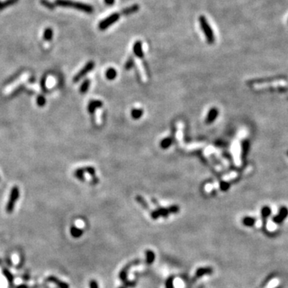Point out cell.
<instances>
[{
  "instance_id": "cell-1",
  "label": "cell",
  "mask_w": 288,
  "mask_h": 288,
  "mask_svg": "<svg viewBox=\"0 0 288 288\" xmlns=\"http://www.w3.org/2000/svg\"><path fill=\"white\" fill-rule=\"evenodd\" d=\"M55 4L62 7L73 8V9L79 10L81 11H84L87 14H91L94 11V7L91 5L84 3V2H76L72 0H56Z\"/></svg>"
},
{
  "instance_id": "cell-2",
  "label": "cell",
  "mask_w": 288,
  "mask_h": 288,
  "mask_svg": "<svg viewBox=\"0 0 288 288\" xmlns=\"http://www.w3.org/2000/svg\"><path fill=\"white\" fill-rule=\"evenodd\" d=\"M198 22H199L200 27L202 29L204 35L206 36V39L209 44H212L215 42V37L214 31H213L212 28L210 26L209 22H207V19L204 15H201L198 18Z\"/></svg>"
},
{
  "instance_id": "cell-3",
  "label": "cell",
  "mask_w": 288,
  "mask_h": 288,
  "mask_svg": "<svg viewBox=\"0 0 288 288\" xmlns=\"http://www.w3.org/2000/svg\"><path fill=\"white\" fill-rule=\"evenodd\" d=\"M18 197H19V190H18L17 187H14L11 189L9 199H8V202L7 203V206H6V211H7V213L11 214V213L13 212L14 209H15V203H16Z\"/></svg>"
},
{
  "instance_id": "cell-4",
  "label": "cell",
  "mask_w": 288,
  "mask_h": 288,
  "mask_svg": "<svg viewBox=\"0 0 288 288\" xmlns=\"http://www.w3.org/2000/svg\"><path fill=\"white\" fill-rule=\"evenodd\" d=\"M120 14L119 13H113L110 15H109L108 17H106V18H104L103 20H102L101 22H99V28L101 31H104V30L107 29L108 27H110L112 24H114L115 22H117L120 19Z\"/></svg>"
},
{
  "instance_id": "cell-5",
  "label": "cell",
  "mask_w": 288,
  "mask_h": 288,
  "mask_svg": "<svg viewBox=\"0 0 288 288\" xmlns=\"http://www.w3.org/2000/svg\"><path fill=\"white\" fill-rule=\"evenodd\" d=\"M94 67H95V62H94L93 61H90V62H87V63L85 65L84 67L82 68V69L79 71V73L75 76V77H74V79H73L74 83H77V82H79V81L82 79V78L84 77V76H86V74L89 73L90 71H92V69H93Z\"/></svg>"
},
{
  "instance_id": "cell-6",
  "label": "cell",
  "mask_w": 288,
  "mask_h": 288,
  "mask_svg": "<svg viewBox=\"0 0 288 288\" xmlns=\"http://www.w3.org/2000/svg\"><path fill=\"white\" fill-rule=\"evenodd\" d=\"M288 216V208L286 207H282L279 208V213L277 215L273 216L272 222L275 224L283 223Z\"/></svg>"
},
{
  "instance_id": "cell-7",
  "label": "cell",
  "mask_w": 288,
  "mask_h": 288,
  "mask_svg": "<svg viewBox=\"0 0 288 288\" xmlns=\"http://www.w3.org/2000/svg\"><path fill=\"white\" fill-rule=\"evenodd\" d=\"M139 263L140 260L137 259V260L133 261L132 262H130L129 264L126 265V266L122 269L121 271H120V279L123 281V283L127 280V273H128L129 270H130V268L131 267V266H137V265H139Z\"/></svg>"
},
{
  "instance_id": "cell-8",
  "label": "cell",
  "mask_w": 288,
  "mask_h": 288,
  "mask_svg": "<svg viewBox=\"0 0 288 288\" xmlns=\"http://www.w3.org/2000/svg\"><path fill=\"white\" fill-rule=\"evenodd\" d=\"M27 79H28L27 75H24V76H22V77L19 78L18 79H17V80L15 81V83H13L12 84L9 85V86H8L7 87H6L5 90H4V94H5V95H7V94L11 93V92L12 91V90H13L14 89L16 88L17 86H19V85H20L21 83H23V82H25L26 80H27Z\"/></svg>"
},
{
  "instance_id": "cell-9",
  "label": "cell",
  "mask_w": 288,
  "mask_h": 288,
  "mask_svg": "<svg viewBox=\"0 0 288 288\" xmlns=\"http://www.w3.org/2000/svg\"><path fill=\"white\" fill-rule=\"evenodd\" d=\"M218 115V109H217L216 107H212V108H211L209 111H208L207 118H206V120H205L206 123H207V124H211V123H212L213 122L216 120Z\"/></svg>"
},
{
  "instance_id": "cell-10",
  "label": "cell",
  "mask_w": 288,
  "mask_h": 288,
  "mask_svg": "<svg viewBox=\"0 0 288 288\" xmlns=\"http://www.w3.org/2000/svg\"><path fill=\"white\" fill-rule=\"evenodd\" d=\"M133 51L134 54L135 55L136 57H138L139 59H143V43L141 41H136L134 43L133 46Z\"/></svg>"
},
{
  "instance_id": "cell-11",
  "label": "cell",
  "mask_w": 288,
  "mask_h": 288,
  "mask_svg": "<svg viewBox=\"0 0 288 288\" xmlns=\"http://www.w3.org/2000/svg\"><path fill=\"white\" fill-rule=\"evenodd\" d=\"M47 280L49 281L50 283H52L55 285H56L59 288H69V285H68L67 283L63 282V281L60 280V279H58L57 277L53 276V275L49 276V277L47 278Z\"/></svg>"
},
{
  "instance_id": "cell-12",
  "label": "cell",
  "mask_w": 288,
  "mask_h": 288,
  "mask_svg": "<svg viewBox=\"0 0 288 288\" xmlns=\"http://www.w3.org/2000/svg\"><path fill=\"white\" fill-rule=\"evenodd\" d=\"M103 106V102H101L100 100H91V101L89 103L87 109H88V111L92 114V113H94L97 109L101 108Z\"/></svg>"
},
{
  "instance_id": "cell-13",
  "label": "cell",
  "mask_w": 288,
  "mask_h": 288,
  "mask_svg": "<svg viewBox=\"0 0 288 288\" xmlns=\"http://www.w3.org/2000/svg\"><path fill=\"white\" fill-rule=\"evenodd\" d=\"M139 10V5L138 4H134L132 6L127 7L124 8L121 11V15H130L132 14L136 13Z\"/></svg>"
},
{
  "instance_id": "cell-14",
  "label": "cell",
  "mask_w": 288,
  "mask_h": 288,
  "mask_svg": "<svg viewBox=\"0 0 288 288\" xmlns=\"http://www.w3.org/2000/svg\"><path fill=\"white\" fill-rule=\"evenodd\" d=\"M212 273L213 269L211 267H209V266H207V267H200L195 272V277L201 278L204 276V275H211Z\"/></svg>"
},
{
  "instance_id": "cell-15",
  "label": "cell",
  "mask_w": 288,
  "mask_h": 288,
  "mask_svg": "<svg viewBox=\"0 0 288 288\" xmlns=\"http://www.w3.org/2000/svg\"><path fill=\"white\" fill-rule=\"evenodd\" d=\"M83 230L76 226H72L70 228V234L75 239H79L83 235Z\"/></svg>"
},
{
  "instance_id": "cell-16",
  "label": "cell",
  "mask_w": 288,
  "mask_h": 288,
  "mask_svg": "<svg viewBox=\"0 0 288 288\" xmlns=\"http://www.w3.org/2000/svg\"><path fill=\"white\" fill-rule=\"evenodd\" d=\"M271 215V207H269L267 206H265V207H262V209H261V216H262V220H263V227H264L266 226V219Z\"/></svg>"
},
{
  "instance_id": "cell-17",
  "label": "cell",
  "mask_w": 288,
  "mask_h": 288,
  "mask_svg": "<svg viewBox=\"0 0 288 288\" xmlns=\"http://www.w3.org/2000/svg\"><path fill=\"white\" fill-rule=\"evenodd\" d=\"M255 222H256V218H255L254 217L246 216L242 218V223L244 226L248 227H251L255 226Z\"/></svg>"
},
{
  "instance_id": "cell-18",
  "label": "cell",
  "mask_w": 288,
  "mask_h": 288,
  "mask_svg": "<svg viewBox=\"0 0 288 288\" xmlns=\"http://www.w3.org/2000/svg\"><path fill=\"white\" fill-rule=\"evenodd\" d=\"M146 255V259L145 262L147 265H151L154 262V259H155V254L154 253V251H151V250H147L145 252Z\"/></svg>"
},
{
  "instance_id": "cell-19",
  "label": "cell",
  "mask_w": 288,
  "mask_h": 288,
  "mask_svg": "<svg viewBox=\"0 0 288 288\" xmlns=\"http://www.w3.org/2000/svg\"><path fill=\"white\" fill-rule=\"evenodd\" d=\"M143 110L142 108H133L130 112V115L134 120H139L143 116Z\"/></svg>"
},
{
  "instance_id": "cell-20",
  "label": "cell",
  "mask_w": 288,
  "mask_h": 288,
  "mask_svg": "<svg viewBox=\"0 0 288 288\" xmlns=\"http://www.w3.org/2000/svg\"><path fill=\"white\" fill-rule=\"evenodd\" d=\"M18 2V0H5L3 2L0 1V11L5 9L7 7H9L11 6L15 5Z\"/></svg>"
},
{
  "instance_id": "cell-21",
  "label": "cell",
  "mask_w": 288,
  "mask_h": 288,
  "mask_svg": "<svg viewBox=\"0 0 288 288\" xmlns=\"http://www.w3.org/2000/svg\"><path fill=\"white\" fill-rule=\"evenodd\" d=\"M117 76V71L114 68H108L106 71V77L108 80H114Z\"/></svg>"
},
{
  "instance_id": "cell-22",
  "label": "cell",
  "mask_w": 288,
  "mask_h": 288,
  "mask_svg": "<svg viewBox=\"0 0 288 288\" xmlns=\"http://www.w3.org/2000/svg\"><path fill=\"white\" fill-rule=\"evenodd\" d=\"M249 141H248V140H244L242 143V156L243 159H245L247 155V153L248 151H249Z\"/></svg>"
},
{
  "instance_id": "cell-23",
  "label": "cell",
  "mask_w": 288,
  "mask_h": 288,
  "mask_svg": "<svg viewBox=\"0 0 288 288\" xmlns=\"http://www.w3.org/2000/svg\"><path fill=\"white\" fill-rule=\"evenodd\" d=\"M136 201H137L140 205L143 207L144 209L148 210V211H151V208H150V206L148 205V203H147V201L145 200V198H143V196H140V195H137L135 198Z\"/></svg>"
},
{
  "instance_id": "cell-24",
  "label": "cell",
  "mask_w": 288,
  "mask_h": 288,
  "mask_svg": "<svg viewBox=\"0 0 288 288\" xmlns=\"http://www.w3.org/2000/svg\"><path fill=\"white\" fill-rule=\"evenodd\" d=\"M172 144V139L170 137H167L164 139L160 143V146L163 149H167L171 147V145Z\"/></svg>"
},
{
  "instance_id": "cell-25",
  "label": "cell",
  "mask_w": 288,
  "mask_h": 288,
  "mask_svg": "<svg viewBox=\"0 0 288 288\" xmlns=\"http://www.w3.org/2000/svg\"><path fill=\"white\" fill-rule=\"evenodd\" d=\"M53 38V30L51 28H46L43 32V39L46 41H51Z\"/></svg>"
},
{
  "instance_id": "cell-26",
  "label": "cell",
  "mask_w": 288,
  "mask_h": 288,
  "mask_svg": "<svg viewBox=\"0 0 288 288\" xmlns=\"http://www.w3.org/2000/svg\"><path fill=\"white\" fill-rule=\"evenodd\" d=\"M90 81L89 80V79H86V80H85L84 82L82 83V85H81L80 93H82V94L86 93V92L87 91V90H88L89 86H90Z\"/></svg>"
},
{
  "instance_id": "cell-27",
  "label": "cell",
  "mask_w": 288,
  "mask_h": 288,
  "mask_svg": "<svg viewBox=\"0 0 288 288\" xmlns=\"http://www.w3.org/2000/svg\"><path fill=\"white\" fill-rule=\"evenodd\" d=\"M183 126L181 123H178V132H177V138L178 140L181 144L183 142Z\"/></svg>"
},
{
  "instance_id": "cell-28",
  "label": "cell",
  "mask_w": 288,
  "mask_h": 288,
  "mask_svg": "<svg viewBox=\"0 0 288 288\" xmlns=\"http://www.w3.org/2000/svg\"><path fill=\"white\" fill-rule=\"evenodd\" d=\"M2 273H3L4 276L6 277V279H7V281L9 282V283H12V282H13L14 281L13 275H12V274H11V272L7 270V269H6V268L2 269Z\"/></svg>"
},
{
  "instance_id": "cell-29",
  "label": "cell",
  "mask_w": 288,
  "mask_h": 288,
  "mask_svg": "<svg viewBox=\"0 0 288 288\" xmlns=\"http://www.w3.org/2000/svg\"><path fill=\"white\" fill-rule=\"evenodd\" d=\"M134 64V58H133L132 56H130V57L128 58V59H127L126 64H125V69L127 71L130 70V69H131V68L133 67Z\"/></svg>"
},
{
  "instance_id": "cell-30",
  "label": "cell",
  "mask_w": 288,
  "mask_h": 288,
  "mask_svg": "<svg viewBox=\"0 0 288 288\" xmlns=\"http://www.w3.org/2000/svg\"><path fill=\"white\" fill-rule=\"evenodd\" d=\"M40 2L41 4H42V5L44 6V7H46V8H48V9L53 10L54 8H55V4L51 3V2H49L48 0H41Z\"/></svg>"
},
{
  "instance_id": "cell-31",
  "label": "cell",
  "mask_w": 288,
  "mask_h": 288,
  "mask_svg": "<svg viewBox=\"0 0 288 288\" xmlns=\"http://www.w3.org/2000/svg\"><path fill=\"white\" fill-rule=\"evenodd\" d=\"M167 208H168V211L169 212H170V214H177V213H178V211H179V207L176 205H172Z\"/></svg>"
},
{
  "instance_id": "cell-32",
  "label": "cell",
  "mask_w": 288,
  "mask_h": 288,
  "mask_svg": "<svg viewBox=\"0 0 288 288\" xmlns=\"http://www.w3.org/2000/svg\"><path fill=\"white\" fill-rule=\"evenodd\" d=\"M37 104L39 106H43L46 104V99L43 96L39 95V97L37 98Z\"/></svg>"
},
{
  "instance_id": "cell-33",
  "label": "cell",
  "mask_w": 288,
  "mask_h": 288,
  "mask_svg": "<svg viewBox=\"0 0 288 288\" xmlns=\"http://www.w3.org/2000/svg\"><path fill=\"white\" fill-rule=\"evenodd\" d=\"M150 215H151V218H152V219H154V220L158 219V218L160 217L159 214V212H158V211H157V210H151V211H150Z\"/></svg>"
},
{
  "instance_id": "cell-34",
  "label": "cell",
  "mask_w": 288,
  "mask_h": 288,
  "mask_svg": "<svg viewBox=\"0 0 288 288\" xmlns=\"http://www.w3.org/2000/svg\"><path fill=\"white\" fill-rule=\"evenodd\" d=\"M166 288H174V277H169L166 282Z\"/></svg>"
},
{
  "instance_id": "cell-35",
  "label": "cell",
  "mask_w": 288,
  "mask_h": 288,
  "mask_svg": "<svg viewBox=\"0 0 288 288\" xmlns=\"http://www.w3.org/2000/svg\"><path fill=\"white\" fill-rule=\"evenodd\" d=\"M219 187H220V189L222 190V191H227V190L229 189L230 184L228 183L227 182H226V181H223L222 183H221L220 186H219Z\"/></svg>"
},
{
  "instance_id": "cell-36",
  "label": "cell",
  "mask_w": 288,
  "mask_h": 288,
  "mask_svg": "<svg viewBox=\"0 0 288 288\" xmlns=\"http://www.w3.org/2000/svg\"><path fill=\"white\" fill-rule=\"evenodd\" d=\"M89 287L90 288H99V284H98L97 281L95 280V279H92V280L90 281V283H89Z\"/></svg>"
},
{
  "instance_id": "cell-37",
  "label": "cell",
  "mask_w": 288,
  "mask_h": 288,
  "mask_svg": "<svg viewBox=\"0 0 288 288\" xmlns=\"http://www.w3.org/2000/svg\"><path fill=\"white\" fill-rule=\"evenodd\" d=\"M104 2H105V3L106 4V5L111 6V5H113V4L115 3V0H104Z\"/></svg>"
},
{
  "instance_id": "cell-38",
  "label": "cell",
  "mask_w": 288,
  "mask_h": 288,
  "mask_svg": "<svg viewBox=\"0 0 288 288\" xmlns=\"http://www.w3.org/2000/svg\"><path fill=\"white\" fill-rule=\"evenodd\" d=\"M96 122L98 124H100L101 123V120H100V111L97 112V115H96Z\"/></svg>"
},
{
  "instance_id": "cell-39",
  "label": "cell",
  "mask_w": 288,
  "mask_h": 288,
  "mask_svg": "<svg viewBox=\"0 0 288 288\" xmlns=\"http://www.w3.org/2000/svg\"><path fill=\"white\" fill-rule=\"evenodd\" d=\"M17 288H28V286L26 284H21L17 286Z\"/></svg>"
},
{
  "instance_id": "cell-40",
  "label": "cell",
  "mask_w": 288,
  "mask_h": 288,
  "mask_svg": "<svg viewBox=\"0 0 288 288\" xmlns=\"http://www.w3.org/2000/svg\"><path fill=\"white\" fill-rule=\"evenodd\" d=\"M119 288H127V286H125L124 285H123V286H120V287H119Z\"/></svg>"
},
{
  "instance_id": "cell-41",
  "label": "cell",
  "mask_w": 288,
  "mask_h": 288,
  "mask_svg": "<svg viewBox=\"0 0 288 288\" xmlns=\"http://www.w3.org/2000/svg\"><path fill=\"white\" fill-rule=\"evenodd\" d=\"M287 155H288V151H287Z\"/></svg>"
}]
</instances>
